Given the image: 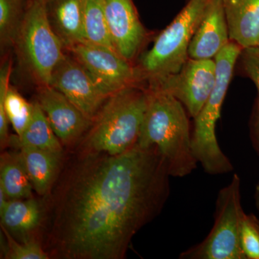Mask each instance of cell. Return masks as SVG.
I'll return each instance as SVG.
<instances>
[{"instance_id":"1","label":"cell","mask_w":259,"mask_h":259,"mask_svg":"<svg viewBox=\"0 0 259 259\" xmlns=\"http://www.w3.org/2000/svg\"><path fill=\"white\" fill-rule=\"evenodd\" d=\"M170 177L155 146L115 156L84 151L54 190L49 256L125 258L135 235L164 207Z\"/></svg>"},{"instance_id":"2","label":"cell","mask_w":259,"mask_h":259,"mask_svg":"<svg viewBox=\"0 0 259 259\" xmlns=\"http://www.w3.org/2000/svg\"><path fill=\"white\" fill-rule=\"evenodd\" d=\"M148 103L137 144L155 146L166 162L171 177L188 176L197 168L188 112L169 93L148 87Z\"/></svg>"},{"instance_id":"3","label":"cell","mask_w":259,"mask_h":259,"mask_svg":"<svg viewBox=\"0 0 259 259\" xmlns=\"http://www.w3.org/2000/svg\"><path fill=\"white\" fill-rule=\"evenodd\" d=\"M147 90L128 87L109 97L102 105L85 141L84 151L121 154L134 147L144 121Z\"/></svg>"},{"instance_id":"4","label":"cell","mask_w":259,"mask_h":259,"mask_svg":"<svg viewBox=\"0 0 259 259\" xmlns=\"http://www.w3.org/2000/svg\"><path fill=\"white\" fill-rule=\"evenodd\" d=\"M243 48L231 41L214 57L216 81L202 110L194 118L192 146L194 155L206 173L223 175L233 170L229 158L223 152L217 139L216 126L221 117L223 102Z\"/></svg>"},{"instance_id":"5","label":"cell","mask_w":259,"mask_h":259,"mask_svg":"<svg viewBox=\"0 0 259 259\" xmlns=\"http://www.w3.org/2000/svg\"><path fill=\"white\" fill-rule=\"evenodd\" d=\"M209 0H189L171 23L140 59V79H158L179 72L189 58V47Z\"/></svg>"},{"instance_id":"6","label":"cell","mask_w":259,"mask_h":259,"mask_svg":"<svg viewBox=\"0 0 259 259\" xmlns=\"http://www.w3.org/2000/svg\"><path fill=\"white\" fill-rule=\"evenodd\" d=\"M14 44L38 84H50L53 72L65 54L62 40L51 28L45 0H33L29 5Z\"/></svg>"},{"instance_id":"7","label":"cell","mask_w":259,"mask_h":259,"mask_svg":"<svg viewBox=\"0 0 259 259\" xmlns=\"http://www.w3.org/2000/svg\"><path fill=\"white\" fill-rule=\"evenodd\" d=\"M241 178L235 174L231 182L218 192L214 221L207 236L182 252L181 259H245L241 249Z\"/></svg>"},{"instance_id":"8","label":"cell","mask_w":259,"mask_h":259,"mask_svg":"<svg viewBox=\"0 0 259 259\" xmlns=\"http://www.w3.org/2000/svg\"><path fill=\"white\" fill-rule=\"evenodd\" d=\"M69 49L107 97L136 85L140 79L137 69L114 49L90 42L75 44Z\"/></svg>"},{"instance_id":"9","label":"cell","mask_w":259,"mask_h":259,"mask_svg":"<svg viewBox=\"0 0 259 259\" xmlns=\"http://www.w3.org/2000/svg\"><path fill=\"white\" fill-rule=\"evenodd\" d=\"M215 81L214 59H189L179 72L150 80L149 86L175 97L190 117L195 118L212 93Z\"/></svg>"},{"instance_id":"10","label":"cell","mask_w":259,"mask_h":259,"mask_svg":"<svg viewBox=\"0 0 259 259\" xmlns=\"http://www.w3.org/2000/svg\"><path fill=\"white\" fill-rule=\"evenodd\" d=\"M49 86L59 90L93 122L109 98L97 87L82 65L69 56L65 55L56 66Z\"/></svg>"},{"instance_id":"11","label":"cell","mask_w":259,"mask_h":259,"mask_svg":"<svg viewBox=\"0 0 259 259\" xmlns=\"http://www.w3.org/2000/svg\"><path fill=\"white\" fill-rule=\"evenodd\" d=\"M37 103L62 144H71L93 124L67 97L51 86H40Z\"/></svg>"},{"instance_id":"12","label":"cell","mask_w":259,"mask_h":259,"mask_svg":"<svg viewBox=\"0 0 259 259\" xmlns=\"http://www.w3.org/2000/svg\"><path fill=\"white\" fill-rule=\"evenodd\" d=\"M107 25L115 50L130 61L144 41L145 30L131 0H104Z\"/></svg>"},{"instance_id":"13","label":"cell","mask_w":259,"mask_h":259,"mask_svg":"<svg viewBox=\"0 0 259 259\" xmlns=\"http://www.w3.org/2000/svg\"><path fill=\"white\" fill-rule=\"evenodd\" d=\"M231 42L224 0H209L189 47V58L214 59Z\"/></svg>"},{"instance_id":"14","label":"cell","mask_w":259,"mask_h":259,"mask_svg":"<svg viewBox=\"0 0 259 259\" xmlns=\"http://www.w3.org/2000/svg\"><path fill=\"white\" fill-rule=\"evenodd\" d=\"M230 40L243 49L257 47L259 0H224Z\"/></svg>"},{"instance_id":"15","label":"cell","mask_w":259,"mask_h":259,"mask_svg":"<svg viewBox=\"0 0 259 259\" xmlns=\"http://www.w3.org/2000/svg\"><path fill=\"white\" fill-rule=\"evenodd\" d=\"M19 150L33 190L39 195H46L55 182L62 152L27 146Z\"/></svg>"},{"instance_id":"16","label":"cell","mask_w":259,"mask_h":259,"mask_svg":"<svg viewBox=\"0 0 259 259\" xmlns=\"http://www.w3.org/2000/svg\"><path fill=\"white\" fill-rule=\"evenodd\" d=\"M1 226L10 234L25 235L33 232L40 226L42 209L35 199H9L0 210Z\"/></svg>"},{"instance_id":"17","label":"cell","mask_w":259,"mask_h":259,"mask_svg":"<svg viewBox=\"0 0 259 259\" xmlns=\"http://www.w3.org/2000/svg\"><path fill=\"white\" fill-rule=\"evenodd\" d=\"M9 144L18 148L27 146L62 152L60 140L37 101L33 102V114L28 127L21 136H10Z\"/></svg>"},{"instance_id":"18","label":"cell","mask_w":259,"mask_h":259,"mask_svg":"<svg viewBox=\"0 0 259 259\" xmlns=\"http://www.w3.org/2000/svg\"><path fill=\"white\" fill-rule=\"evenodd\" d=\"M11 67V61H8L0 71V105L4 106L10 123L20 136L31 120L33 103H29L18 92L10 88Z\"/></svg>"},{"instance_id":"19","label":"cell","mask_w":259,"mask_h":259,"mask_svg":"<svg viewBox=\"0 0 259 259\" xmlns=\"http://www.w3.org/2000/svg\"><path fill=\"white\" fill-rule=\"evenodd\" d=\"M54 18L60 38L68 47L87 41L83 0H56Z\"/></svg>"},{"instance_id":"20","label":"cell","mask_w":259,"mask_h":259,"mask_svg":"<svg viewBox=\"0 0 259 259\" xmlns=\"http://www.w3.org/2000/svg\"><path fill=\"white\" fill-rule=\"evenodd\" d=\"M0 188L8 199L32 197L31 182L20 152L3 153L0 158Z\"/></svg>"},{"instance_id":"21","label":"cell","mask_w":259,"mask_h":259,"mask_svg":"<svg viewBox=\"0 0 259 259\" xmlns=\"http://www.w3.org/2000/svg\"><path fill=\"white\" fill-rule=\"evenodd\" d=\"M83 25L87 41L115 50L107 25L104 0H83Z\"/></svg>"},{"instance_id":"22","label":"cell","mask_w":259,"mask_h":259,"mask_svg":"<svg viewBox=\"0 0 259 259\" xmlns=\"http://www.w3.org/2000/svg\"><path fill=\"white\" fill-rule=\"evenodd\" d=\"M2 231L5 236L4 254L6 259H49V253L42 248L38 242L33 239H25L21 243L15 241L13 236L4 227Z\"/></svg>"},{"instance_id":"23","label":"cell","mask_w":259,"mask_h":259,"mask_svg":"<svg viewBox=\"0 0 259 259\" xmlns=\"http://www.w3.org/2000/svg\"><path fill=\"white\" fill-rule=\"evenodd\" d=\"M23 18H20L19 0H0V39L2 44H14Z\"/></svg>"},{"instance_id":"24","label":"cell","mask_w":259,"mask_h":259,"mask_svg":"<svg viewBox=\"0 0 259 259\" xmlns=\"http://www.w3.org/2000/svg\"><path fill=\"white\" fill-rule=\"evenodd\" d=\"M241 245L245 259H259V220L244 214L241 228Z\"/></svg>"},{"instance_id":"25","label":"cell","mask_w":259,"mask_h":259,"mask_svg":"<svg viewBox=\"0 0 259 259\" xmlns=\"http://www.w3.org/2000/svg\"><path fill=\"white\" fill-rule=\"evenodd\" d=\"M241 59L245 74L254 83L259 96V48H246L242 51Z\"/></svg>"},{"instance_id":"26","label":"cell","mask_w":259,"mask_h":259,"mask_svg":"<svg viewBox=\"0 0 259 259\" xmlns=\"http://www.w3.org/2000/svg\"><path fill=\"white\" fill-rule=\"evenodd\" d=\"M250 136H251L253 148L259 156V96L255 102L254 112H253V119H252Z\"/></svg>"},{"instance_id":"27","label":"cell","mask_w":259,"mask_h":259,"mask_svg":"<svg viewBox=\"0 0 259 259\" xmlns=\"http://www.w3.org/2000/svg\"><path fill=\"white\" fill-rule=\"evenodd\" d=\"M254 199L255 206H256L257 209L259 211V182L257 183L256 186H255Z\"/></svg>"},{"instance_id":"28","label":"cell","mask_w":259,"mask_h":259,"mask_svg":"<svg viewBox=\"0 0 259 259\" xmlns=\"http://www.w3.org/2000/svg\"><path fill=\"white\" fill-rule=\"evenodd\" d=\"M257 47H258L259 48V35H258V45H257Z\"/></svg>"}]
</instances>
